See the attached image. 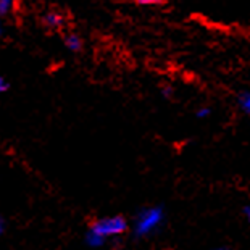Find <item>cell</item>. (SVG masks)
Here are the masks:
<instances>
[{"instance_id": "11", "label": "cell", "mask_w": 250, "mask_h": 250, "mask_svg": "<svg viewBox=\"0 0 250 250\" xmlns=\"http://www.w3.org/2000/svg\"><path fill=\"white\" fill-rule=\"evenodd\" d=\"M242 213H244V218H246V220L250 223V204L244 207V208H242Z\"/></svg>"}, {"instance_id": "13", "label": "cell", "mask_w": 250, "mask_h": 250, "mask_svg": "<svg viewBox=\"0 0 250 250\" xmlns=\"http://www.w3.org/2000/svg\"><path fill=\"white\" fill-rule=\"evenodd\" d=\"M3 34V24H2V20H0V37Z\"/></svg>"}, {"instance_id": "3", "label": "cell", "mask_w": 250, "mask_h": 250, "mask_svg": "<svg viewBox=\"0 0 250 250\" xmlns=\"http://www.w3.org/2000/svg\"><path fill=\"white\" fill-rule=\"evenodd\" d=\"M44 24H45V28H49V29H60L65 26L66 23V18L63 17V15L60 12H49V13H45L44 15Z\"/></svg>"}, {"instance_id": "5", "label": "cell", "mask_w": 250, "mask_h": 250, "mask_svg": "<svg viewBox=\"0 0 250 250\" xmlns=\"http://www.w3.org/2000/svg\"><path fill=\"white\" fill-rule=\"evenodd\" d=\"M237 105L241 111L250 118V90H242L237 95Z\"/></svg>"}, {"instance_id": "9", "label": "cell", "mask_w": 250, "mask_h": 250, "mask_svg": "<svg viewBox=\"0 0 250 250\" xmlns=\"http://www.w3.org/2000/svg\"><path fill=\"white\" fill-rule=\"evenodd\" d=\"M173 94H174V90H173L171 86H163L162 87V95H163L165 99H171Z\"/></svg>"}, {"instance_id": "10", "label": "cell", "mask_w": 250, "mask_h": 250, "mask_svg": "<svg viewBox=\"0 0 250 250\" xmlns=\"http://www.w3.org/2000/svg\"><path fill=\"white\" fill-rule=\"evenodd\" d=\"M10 89V84H8V81L5 79L2 74H0V94H5L7 90Z\"/></svg>"}, {"instance_id": "7", "label": "cell", "mask_w": 250, "mask_h": 250, "mask_svg": "<svg viewBox=\"0 0 250 250\" xmlns=\"http://www.w3.org/2000/svg\"><path fill=\"white\" fill-rule=\"evenodd\" d=\"M210 115H211V108L210 107H200V108L195 110V118H199V120L208 118Z\"/></svg>"}, {"instance_id": "4", "label": "cell", "mask_w": 250, "mask_h": 250, "mask_svg": "<svg viewBox=\"0 0 250 250\" xmlns=\"http://www.w3.org/2000/svg\"><path fill=\"white\" fill-rule=\"evenodd\" d=\"M63 44H65V47L70 52H73V54H78V52L83 50L84 47V42H83V37L76 34V33H68L65 34V37H63Z\"/></svg>"}, {"instance_id": "12", "label": "cell", "mask_w": 250, "mask_h": 250, "mask_svg": "<svg viewBox=\"0 0 250 250\" xmlns=\"http://www.w3.org/2000/svg\"><path fill=\"white\" fill-rule=\"evenodd\" d=\"M3 231H5V223H3L2 218H0V236L3 234Z\"/></svg>"}, {"instance_id": "2", "label": "cell", "mask_w": 250, "mask_h": 250, "mask_svg": "<svg viewBox=\"0 0 250 250\" xmlns=\"http://www.w3.org/2000/svg\"><path fill=\"white\" fill-rule=\"evenodd\" d=\"M165 218H167V213H165V208L162 205L146 207V208L139 210V213L136 215L132 232L139 239L152 236V234H155L163 226Z\"/></svg>"}, {"instance_id": "8", "label": "cell", "mask_w": 250, "mask_h": 250, "mask_svg": "<svg viewBox=\"0 0 250 250\" xmlns=\"http://www.w3.org/2000/svg\"><path fill=\"white\" fill-rule=\"evenodd\" d=\"M137 5H142V7H155V5H162L165 3V0H134Z\"/></svg>"}, {"instance_id": "14", "label": "cell", "mask_w": 250, "mask_h": 250, "mask_svg": "<svg viewBox=\"0 0 250 250\" xmlns=\"http://www.w3.org/2000/svg\"><path fill=\"white\" fill-rule=\"evenodd\" d=\"M213 250H229L228 247H216V249H213Z\"/></svg>"}, {"instance_id": "1", "label": "cell", "mask_w": 250, "mask_h": 250, "mask_svg": "<svg viewBox=\"0 0 250 250\" xmlns=\"http://www.w3.org/2000/svg\"><path fill=\"white\" fill-rule=\"evenodd\" d=\"M129 229L127 220L121 215L113 216H102L90 223L86 232V244L90 249L104 247L110 239H116Z\"/></svg>"}, {"instance_id": "6", "label": "cell", "mask_w": 250, "mask_h": 250, "mask_svg": "<svg viewBox=\"0 0 250 250\" xmlns=\"http://www.w3.org/2000/svg\"><path fill=\"white\" fill-rule=\"evenodd\" d=\"M15 3L17 0H0V18L10 17L15 10Z\"/></svg>"}]
</instances>
